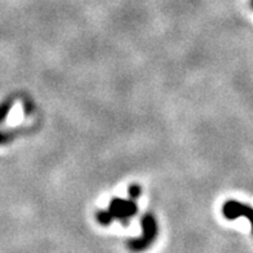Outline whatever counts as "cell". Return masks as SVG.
<instances>
[{
    "mask_svg": "<svg viewBox=\"0 0 253 253\" xmlns=\"http://www.w3.org/2000/svg\"><path fill=\"white\" fill-rule=\"evenodd\" d=\"M136 213L137 204L134 203V200H126L120 199V198H115V199L111 200L110 206H109L106 211L97 212L96 218L103 226L111 225L114 220H119L124 226H126L130 218L134 217Z\"/></svg>",
    "mask_w": 253,
    "mask_h": 253,
    "instance_id": "obj_1",
    "label": "cell"
},
{
    "mask_svg": "<svg viewBox=\"0 0 253 253\" xmlns=\"http://www.w3.org/2000/svg\"><path fill=\"white\" fill-rule=\"evenodd\" d=\"M141 227H142V235L136 239L128 240V248L134 253L146 251L150 246H153L154 240L158 237V222L155 217L151 213L143 214L141 220Z\"/></svg>",
    "mask_w": 253,
    "mask_h": 253,
    "instance_id": "obj_2",
    "label": "cell"
},
{
    "mask_svg": "<svg viewBox=\"0 0 253 253\" xmlns=\"http://www.w3.org/2000/svg\"><path fill=\"white\" fill-rule=\"evenodd\" d=\"M222 214L227 220H237L239 217H246L251 222L253 235V208L248 204L240 203L238 200H227L222 206Z\"/></svg>",
    "mask_w": 253,
    "mask_h": 253,
    "instance_id": "obj_3",
    "label": "cell"
},
{
    "mask_svg": "<svg viewBox=\"0 0 253 253\" xmlns=\"http://www.w3.org/2000/svg\"><path fill=\"white\" fill-rule=\"evenodd\" d=\"M10 107H12V102H10V101L0 103V123H1V122L5 119V117H7L8 114H9ZM7 141H8L7 134H4L0 132V145H1V143H5Z\"/></svg>",
    "mask_w": 253,
    "mask_h": 253,
    "instance_id": "obj_4",
    "label": "cell"
},
{
    "mask_svg": "<svg viewBox=\"0 0 253 253\" xmlns=\"http://www.w3.org/2000/svg\"><path fill=\"white\" fill-rule=\"evenodd\" d=\"M141 191H142V189H141L140 185H137V183H133V185H130L129 189H128V194H129V199L136 200L137 198H138L141 195Z\"/></svg>",
    "mask_w": 253,
    "mask_h": 253,
    "instance_id": "obj_5",
    "label": "cell"
},
{
    "mask_svg": "<svg viewBox=\"0 0 253 253\" xmlns=\"http://www.w3.org/2000/svg\"><path fill=\"white\" fill-rule=\"evenodd\" d=\"M251 7H252V9H253V0H251Z\"/></svg>",
    "mask_w": 253,
    "mask_h": 253,
    "instance_id": "obj_6",
    "label": "cell"
}]
</instances>
